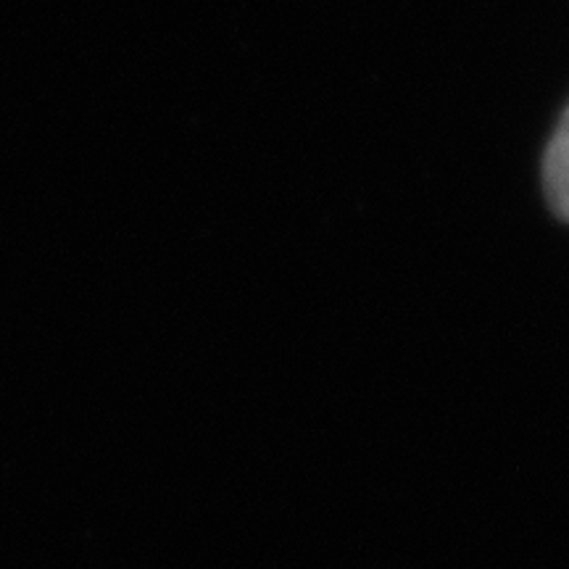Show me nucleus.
Instances as JSON below:
<instances>
[{"mask_svg":"<svg viewBox=\"0 0 569 569\" xmlns=\"http://www.w3.org/2000/svg\"><path fill=\"white\" fill-rule=\"evenodd\" d=\"M543 193L551 211L569 222V106L546 148Z\"/></svg>","mask_w":569,"mask_h":569,"instance_id":"1","label":"nucleus"}]
</instances>
